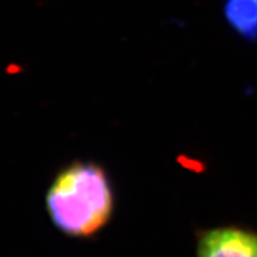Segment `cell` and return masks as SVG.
<instances>
[{
	"mask_svg": "<svg viewBox=\"0 0 257 257\" xmlns=\"http://www.w3.org/2000/svg\"><path fill=\"white\" fill-rule=\"evenodd\" d=\"M45 203L51 222L62 232L85 237L108 223L114 196L101 167L91 162H75L55 176Z\"/></svg>",
	"mask_w": 257,
	"mask_h": 257,
	"instance_id": "obj_1",
	"label": "cell"
},
{
	"mask_svg": "<svg viewBox=\"0 0 257 257\" xmlns=\"http://www.w3.org/2000/svg\"><path fill=\"white\" fill-rule=\"evenodd\" d=\"M196 257H257V233L235 226L203 231Z\"/></svg>",
	"mask_w": 257,
	"mask_h": 257,
	"instance_id": "obj_2",
	"label": "cell"
},
{
	"mask_svg": "<svg viewBox=\"0 0 257 257\" xmlns=\"http://www.w3.org/2000/svg\"><path fill=\"white\" fill-rule=\"evenodd\" d=\"M223 15L232 31L248 41L257 40V0H224Z\"/></svg>",
	"mask_w": 257,
	"mask_h": 257,
	"instance_id": "obj_3",
	"label": "cell"
}]
</instances>
